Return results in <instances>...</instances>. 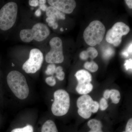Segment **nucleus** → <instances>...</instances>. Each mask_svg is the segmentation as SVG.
Masks as SVG:
<instances>
[{"instance_id": "nucleus-1", "label": "nucleus", "mask_w": 132, "mask_h": 132, "mask_svg": "<svg viewBox=\"0 0 132 132\" xmlns=\"http://www.w3.org/2000/svg\"><path fill=\"white\" fill-rule=\"evenodd\" d=\"M9 87L15 96L20 100H24L28 97L29 88L26 78L20 72L12 71L7 77Z\"/></svg>"}, {"instance_id": "nucleus-2", "label": "nucleus", "mask_w": 132, "mask_h": 132, "mask_svg": "<svg viewBox=\"0 0 132 132\" xmlns=\"http://www.w3.org/2000/svg\"><path fill=\"white\" fill-rule=\"evenodd\" d=\"M105 32V27L101 22L93 21L85 29L83 38L87 45L94 46L101 42Z\"/></svg>"}, {"instance_id": "nucleus-3", "label": "nucleus", "mask_w": 132, "mask_h": 132, "mask_svg": "<svg viewBox=\"0 0 132 132\" xmlns=\"http://www.w3.org/2000/svg\"><path fill=\"white\" fill-rule=\"evenodd\" d=\"M50 30L47 26L43 23H38L31 29H26L20 32V38L23 42L29 43L33 40L37 42L43 41L48 37Z\"/></svg>"}, {"instance_id": "nucleus-4", "label": "nucleus", "mask_w": 132, "mask_h": 132, "mask_svg": "<svg viewBox=\"0 0 132 132\" xmlns=\"http://www.w3.org/2000/svg\"><path fill=\"white\" fill-rule=\"evenodd\" d=\"M18 6L15 3L9 2L0 10V29L7 31L13 26L17 17Z\"/></svg>"}, {"instance_id": "nucleus-5", "label": "nucleus", "mask_w": 132, "mask_h": 132, "mask_svg": "<svg viewBox=\"0 0 132 132\" xmlns=\"http://www.w3.org/2000/svg\"><path fill=\"white\" fill-rule=\"evenodd\" d=\"M54 100L51 110L54 115L61 116L68 112L70 106V96L68 93L63 89L56 90L54 93Z\"/></svg>"}, {"instance_id": "nucleus-6", "label": "nucleus", "mask_w": 132, "mask_h": 132, "mask_svg": "<svg viewBox=\"0 0 132 132\" xmlns=\"http://www.w3.org/2000/svg\"><path fill=\"white\" fill-rule=\"evenodd\" d=\"M130 31L129 27L124 22H116L108 31L106 40L108 43L114 46H118L121 43L122 36L128 34Z\"/></svg>"}, {"instance_id": "nucleus-7", "label": "nucleus", "mask_w": 132, "mask_h": 132, "mask_svg": "<svg viewBox=\"0 0 132 132\" xmlns=\"http://www.w3.org/2000/svg\"><path fill=\"white\" fill-rule=\"evenodd\" d=\"M50 51L46 55V61L50 64H59L63 62L64 56L63 45L61 39L59 37H54L49 42Z\"/></svg>"}, {"instance_id": "nucleus-8", "label": "nucleus", "mask_w": 132, "mask_h": 132, "mask_svg": "<svg viewBox=\"0 0 132 132\" xmlns=\"http://www.w3.org/2000/svg\"><path fill=\"white\" fill-rule=\"evenodd\" d=\"M43 61L42 52L37 48L31 50L29 58L23 64L22 68L27 73H35L40 69Z\"/></svg>"}, {"instance_id": "nucleus-9", "label": "nucleus", "mask_w": 132, "mask_h": 132, "mask_svg": "<svg viewBox=\"0 0 132 132\" xmlns=\"http://www.w3.org/2000/svg\"><path fill=\"white\" fill-rule=\"evenodd\" d=\"M93 100L88 95H82L78 98L77 106L78 112L81 117L85 119H89L92 115L90 110V105Z\"/></svg>"}, {"instance_id": "nucleus-10", "label": "nucleus", "mask_w": 132, "mask_h": 132, "mask_svg": "<svg viewBox=\"0 0 132 132\" xmlns=\"http://www.w3.org/2000/svg\"><path fill=\"white\" fill-rule=\"evenodd\" d=\"M48 3L64 13L69 14L73 12L76 3L73 0H48Z\"/></svg>"}, {"instance_id": "nucleus-11", "label": "nucleus", "mask_w": 132, "mask_h": 132, "mask_svg": "<svg viewBox=\"0 0 132 132\" xmlns=\"http://www.w3.org/2000/svg\"><path fill=\"white\" fill-rule=\"evenodd\" d=\"M75 76L78 80V83L91 82L92 76L91 74L86 70H79L75 73Z\"/></svg>"}, {"instance_id": "nucleus-12", "label": "nucleus", "mask_w": 132, "mask_h": 132, "mask_svg": "<svg viewBox=\"0 0 132 132\" xmlns=\"http://www.w3.org/2000/svg\"><path fill=\"white\" fill-rule=\"evenodd\" d=\"M46 12V15L47 17H51L55 20L65 19V14L51 6L47 7Z\"/></svg>"}, {"instance_id": "nucleus-13", "label": "nucleus", "mask_w": 132, "mask_h": 132, "mask_svg": "<svg viewBox=\"0 0 132 132\" xmlns=\"http://www.w3.org/2000/svg\"><path fill=\"white\" fill-rule=\"evenodd\" d=\"M93 88V86L91 82H86L78 83L76 89L79 94L85 95L87 94L92 92Z\"/></svg>"}, {"instance_id": "nucleus-14", "label": "nucleus", "mask_w": 132, "mask_h": 132, "mask_svg": "<svg viewBox=\"0 0 132 132\" xmlns=\"http://www.w3.org/2000/svg\"><path fill=\"white\" fill-rule=\"evenodd\" d=\"M41 132H59V131L54 122L51 120H48L42 125Z\"/></svg>"}, {"instance_id": "nucleus-15", "label": "nucleus", "mask_w": 132, "mask_h": 132, "mask_svg": "<svg viewBox=\"0 0 132 132\" xmlns=\"http://www.w3.org/2000/svg\"><path fill=\"white\" fill-rule=\"evenodd\" d=\"M110 97L113 103L118 104L120 100V93L118 90L112 89L110 90Z\"/></svg>"}, {"instance_id": "nucleus-16", "label": "nucleus", "mask_w": 132, "mask_h": 132, "mask_svg": "<svg viewBox=\"0 0 132 132\" xmlns=\"http://www.w3.org/2000/svg\"><path fill=\"white\" fill-rule=\"evenodd\" d=\"M84 67L86 69L92 72H96L98 69V64L94 61L86 62L84 64Z\"/></svg>"}, {"instance_id": "nucleus-17", "label": "nucleus", "mask_w": 132, "mask_h": 132, "mask_svg": "<svg viewBox=\"0 0 132 132\" xmlns=\"http://www.w3.org/2000/svg\"><path fill=\"white\" fill-rule=\"evenodd\" d=\"M11 132H34V129L32 126L27 125L23 127L14 128Z\"/></svg>"}, {"instance_id": "nucleus-18", "label": "nucleus", "mask_w": 132, "mask_h": 132, "mask_svg": "<svg viewBox=\"0 0 132 132\" xmlns=\"http://www.w3.org/2000/svg\"><path fill=\"white\" fill-rule=\"evenodd\" d=\"M55 73L56 74V77L59 80H64L65 77V73L63 71V68L61 66H59L56 68Z\"/></svg>"}, {"instance_id": "nucleus-19", "label": "nucleus", "mask_w": 132, "mask_h": 132, "mask_svg": "<svg viewBox=\"0 0 132 132\" xmlns=\"http://www.w3.org/2000/svg\"><path fill=\"white\" fill-rule=\"evenodd\" d=\"M88 54L89 58L93 59H95L98 55V52L97 50L93 47H88L86 50Z\"/></svg>"}, {"instance_id": "nucleus-20", "label": "nucleus", "mask_w": 132, "mask_h": 132, "mask_svg": "<svg viewBox=\"0 0 132 132\" xmlns=\"http://www.w3.org/2000/svg\"><path fill=\"white\" fill-rule=\"evenodd\" d=\"M114 51L112 48L109 47L104 50L103 52V56L105 59H107L112 57L114 53Z\"/></svg>"}, {"instance_id": "nucleus-21", "label": "nucleus", "mask_w": 132, "mask_h": 132, "mask_svg": "<svg viewBox=\"0 0 132 132\" xmlns=\"http://www.w3.org/2000/svg\"><path fill=\"white\" fill-rule=\"evenodd\" d=\"M56 66L54 64H50L47 66L45 73L48 75H53L55 72Z\"/></svg>"}, {"instance_id": "nucleus-22", "label": "nucleus", "mask_w": 132, "mask_h": 132, "mask_svg": "<svg viewBox=\"0 0 132 132\" xmlns=\"http://www.w3.org/2000/svg\"><path fill=\"white\" fill-rule=\"evenodd\" d=\"M108 107V103L107 100L104 98L101 99L99 104V108L102 111H104L106 110Z\"/></svg>"}, {"instance_id": "nucleus-23", "label": "nucleus", "mask_w": 132, "mask_h": 132, "mask_svg": "<svg viewBox=\"0 0 132 132\" xmlns=\"http://www.w3.org/2000/svg\"><path fill=\"white\" fill-rule=\"evenodd\" d=\"M99 104L98 102L93 101L92 102L90 107V110L92 113H96L98 111Z\"/></svg>"}, {"instance_id": "nucleus-24", "label": "nucleus", "mask_w": 132, "mask_h": 132, "mask_svg": "<svg viewBox=\"0 0 132 132\" xmlns=\"http://www.w3.org/2000/svg\"><path fill=\"white\" fill-rule=\"evenodd\" d=\"M45 81L48 85L50 86H54L56 85V80L53 76H50L46 78Z\"/></svg>"}, {"instance_id": "nucleus-25", "label": "nucleus", "mask_w": 132, "mask_h": 132, "mask_svg": "<svg viewBox=\"0 0 132 132\" xmlns=\"http://www.w3.org/2000/svg\"><path fill=\"white\" fill-rule=\"evenodd\" d=\"M125 68L126 70H132V59H130L128 60H126L124 64Z\"/></svg>"}, {"instance_id": "nucleus-26", "label": "nucleus", "mask_w": 132, "mask_h": 132, "mask_svg": "<svg viewBox=\"0 0 132 132\" xmlns=\"http://www.w3.org/2000/svg\"><path fill=\"white\" fill-rule=\"evenodd\" d=\"M80 58L83 60H87L89 58L87 52L86 51H83L81 52L80 54Z\"/></svg>"}, {"instance_id": "nucleus-27", "label": "nucleus", "mask_w": 132, "mask_h": 132, "mask_svg": "<svg viewBox=\"0 0 132 132\" xmlns=\"http://www.w3.org/2000/svg\"><path fill=\"white\" fill-rule=\"evenodd\" d=\"M29 4L32 7H37L39 5V1L38 0H29Z\"/></svg>"}, {"instance_id": "nucleus-28", "label": "nucleus", "mask_w": 132, "mask_h": 132, "mask_svg": "<svg viewBox=\"0 0 132 132\" xmlns=\"http://www.w3.org/2000/svg\"><path fill=\"white\" fill-rule=\"evenodd\" d=\"M104 98L106 100H108L110 98V90H106L104 93Z\"/></svg>"}, {"instance_id": "nucleus-29", "label": "nucleus", "mask_w": 132, "mask_h": 132, "mask_svg": "<svg viewBox=\"0 0 132 132\" xmlns=\"http://www.w3.org/2000/svg\"><path fill=\"white\" fill-rule=\"evenodd\" d=\"M102 128H90V130L88 132H103L102 130Z\"/></svg>"}, {"instance_id": "nucleus-30", "label": "nucleus", "mask_w": 132, "mask_h": 132, "mask_svg": "<svg viewBox=\"0 0 132 132\" xmlns=\"http://www.w3.org/2000/svg\"><path fill=\"white\" fill-rule=\"evenodd\" d=\"M122 132H132V126L130 125H127L126 127L125 131Z\"/></svg>"}, {"instance_id": "nucleus-31", "label": "nucleus", "mask_w": 132, "mask_h": 132, "mask_svg": "<svg viewBox=\"0 0 132 132\" xmlns=\"http://www.w3.org/2000/svg\"><path fill=\"white\" fill-rule=\"evenodd\" d=\"M126 51H127L128 53L129 54H131L132 53V43H130V45L127 48L126 50Z\"/></svg>"}, {"instance_id": "nucleus-32", "label": "nucleus", "mask_w": 132, "mask_h": 132, "mask_svg": "<svg viewBox=\"0 0 132 132\" xmlns=\"http://www.w3.org/2000/svg\"><path fill=\"white\" fill-rule=\"evenodd\" d=\"M126 3L128 6V7L131 9H132V1L131 0H126L125 1Z\"/></svg>"}, {"instance_id": "nucleus-33", "label": "nucleus", "mask_w": 132, "mask_h": 132, "mask_svg": "<svg viewBox=\"0 0 132 132\" xmlns=\"http://www.w3.org/2000/svg\"><path fill=\"white\" fill-rule=\"evenodd\" d=\"M47 5H45V4L40 5V9L41 10H42L43 12L46 11L47 9Z\"/></svg>"}, {"instance_id": "nucleus-34", "label": "nucleus", "mask_w": 132, "mask_h": 132, "mask_svg": "<svg viewBox=\"0 0 132 132\" xmlns=\"http://www.w3.org/2000/svg\"><path fill=\"white\" fill-rule=\"evenodd\" d=\"M35 14L36 16H37V17L40 16L42 14V12L40 10L38 9L37 10H36V11H35Z\"/></svg>"}, {"instance_id": "nucleus-35", "label": "nucleus", "mask_w": 132, "mask_h": 132, "mask_svg": "<svg viewBox=\"0 0 132 132\" xmlns=\"http://www.w3.org/2000/svg\"><path fill=\"white\" fill-rule=\"evenodd\" d=\"M46 21L47 23H49L50 22L53 21L55 22L56 20H55L54 19L51 18V17H47V18L46 19Z\"/></svg>"}, {"instance_id": "nucleus-36", "label": "nucleus", "mask_w": 132, "mask_h": 132, "mask_svg": "<svg viewBox=\"0 0 132 132\" xmlns=\"http://www.w3.org/2000/svg\"><path fill=\"white\" fill-rule=\"evenodd\" d=\"M46 2V0H39V3L40 5H44Z\"/></svg>"}, {"instance_id": "nucleus-37", "label": "nucleus", "mask_w": 132, "mask_h": 132, "mask_svg": "<svg viewBox=\"0 0 132 132\" xmlns=\"http://www.w3.org/2000/svg\"><path fill=\"white\" fill-rule=\"evenodd\" d=\"M58 26H59L58 24H57V22H55V23H54V25L53 26V28L54 29H57L58 28Z\"/></svg>"}, {"instance_id": "nucleus-38", "label": "nucleus", "mask_w": 132, "mask_h": 132, "mask_svg": "<svg viewBox=\"0 0 132 132\" xmlns=\"http://www.w3.org/2000/svg\"><path fill=\"white\" fill-rule=\"evenodd\" d=\"M55 23V22L53 21L50 22L49 23H48V26L50 27H53V26L54 25Z\"/></svg>"}, {"instance_id": "nucleus-39", "label": "nucleus", "mask_w": 132, "mask_h": 132, "mask_svg": "<svg viewBox=\"0 0 132 132\" xmlns=\"http://www.w3.org/2000/svg\"><path fill=\"white\" fill-rule=\"evenodd\" d=\"M60 31H61V32H63V31H64V29H63V28H61Z\"/></svg>"}]
</instances>
